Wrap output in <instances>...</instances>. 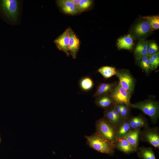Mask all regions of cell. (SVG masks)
<instances>
[{"mask_svg": "<svg viewBox=\"0 0 159 159\" xmlns=\"http://www.w3.org/2000/svg\"><path fill=\"white\" fill-rule=\"evenodd\" d=\"M86 143L95 150L110 155L114 154L115 146L113 143L95 133L89 136H86Z\"/></svg>", "mask_w": 159, "mask_h": 159, "instance_id": "obj_1", "label": "cell"}, {"mask_svg": "<svg viewBox=\"0 0 159 159\" xmlns=\"http://www.w3.org/2000/svg\"><path fill=\"white\" fill-rule=\"evenodd\" d=\"M132 108L140 110L149 117L152 122L156 123L159 117V104L158 102L151 99L134 103H131Z\"/></svg>", "mask_w": 159, "mask_h": 159, "instance_id": "obj_2", "label": "cell"}, {"mask_svg": "<svg viewBox=\"0 0 159 159\" xmlns=\"http://www.w3.org/2000/svg\"><path fill=\"white\" fill-rule=\"evenodd\" d=\"M96 133L110 142L115 143L117 138L115 127L104 117L96 121Z\"/></svg>", "mask_w": 159, "mask_h": 159, "instance_id": "obj_3", "label": "cell"}, {"mask_svg": "<svg viewBox=\"0 0 159 159\" xmlns=\"http://www.w3.org/2000/svg\"><path fill=\"white\" fill-rule=\"evenodd\" d=\"M116 75L119 79V84L132 95L135 86V78L128 69H116Z\"/></svg>", "mask_w": 159, "mask_h": 159, "instance_id": "obj_4", "label": "cell"}, {"mask_svg": "<svg viewBox=\"0 0 159 159\" xmlns=\"http://www.w3.org/2000/svg\"><path fill=\"white\" fill-rule=\"evenodd\" d=\"M19 1L16 0L0 1V6L7 17L13 21L17 20L19 11Z\"/></svg>", "mask_w": 159, "mask_h": 159, "instance_id": "obj_5", "label": "cell"}, {"mask_svg": "<svg viewBox=\"0 0 159 159\" xmlns=\"http://www.w3.org/2000/svg\"><path fill=\"white\" fill-rule=\"evenodd\" d=\"M109 95L115 104L130 105L131 95L121 86L119 82Z\"/></svg>", "mask_w": 159, "mask_h": 159, "instance_id": "obj_6", "label": "cell"}, {"mask_svg": "<svg viewBox=\"0 0 159 159\" xmlns=\"http://www.w3.org/2000/svg\"><path fill=\"white\" fill-rule=\"evenodd\" d=\"M140 139L147 142L156 148H159V131L157 127L148 126L141 131Z\"/></svg>", "mask_w": 159, "mask_h": 159, "instance_id": "obj_7", "label": "cell"}, {"mask_svg": "<svg viewBox=\"0 0 159 159\" xmlns=\"http://www.w3.org/2000/svg\"><path fill=\"white\" fill-rule=\"evenodd\" d=\"M152 31L148 22L142 18L133 26L131 32L132 35L136 38L142 39L150 34Z\"/></svg>", "mask_w": 159, "mask_h": 159, "instance_id": "obj_8", "label": "cell"}, {"mask_svg": "<svg viewBox=\"0 0 159 159\" xmlns=\"http://www.w3.org/2000/svg\"><path fill=\"white\" fill-rule=\"evenodd\" d=\"M69 28L67 29L54 41L57 48L64 52L67 56L69 53Z\"/></svg>", "mask_w": 159, "mask_h": 159, "instance_id": "obj_9", "label": "cell"}, {"mask_svg": "<svg viewBox=\"0 0 159 159\" xmlns=\"http://www.w3.org/2000/svg\"><path fill=\"white\" fill-rule=\"evenodd\" d=\"M57 4L65 13L71 15L76 14L81 12L78 8L70 0H59Z\"/></svg>", "mask_w": 159, "mask_h": 159, "instance_id": "obj_10", "label": "cell"}, {"mask_svg": "<svg viewBox=\"0 0 159 159\" xmlns=\"http://www.w3.org/2000/svg\"><path fill=\"white\" fill-rule=\"evenodd\" d=\"M69 53L72 58L75 59L80 46L79 39L72 30L69 28Z\"/></svg>", "mask_w": 159, "mask_h": 159, "instance_id": "obj_11", "label": "cell"}, {"mask_svg": "<svg viewBox=\"0 0 159 159\" xmlns=\"http://www.w3.org/2000/svg\"><path fill=\"white\" fill-rule=\"evenodd\" d=\"M141 128H137L132 130L124 137L135 152L138 147Z\"/></svg>", "mask_w": 159, "mask_h": 159, "instance_id": "obj_12", "label": "cell"}, {"mask_svg": "<svg viewBox=\"0 0 159 159\" xmlns=\"http://www.w3.org/2000/svg\"><path fill=\"white\" fill-rule=\"evenodd\" d=\"M128 119L132 129L142 127L145 128L149 126L148 120L142 115L137 116L130 115Z\"/></svg>", "mask_w": 159, "mask_h": 159, "instance_id": "obj_13", "label": "cell"}, {"mask_svg": "<svg viewBox=\"0 0 159 159\" xmlns=\"http://www.w3.org/2000/svg\"><path fill=\"white\" fill-rule=\"evenodd\" d=\"M148 41L144 39H141L138 43L134 51L136 60L143 57L148 55Z\"/></svg>", "mask_w": 159, "mask_h": 159, "instance_id": "obj_14", "label": "cell"}, {"mask_svg": "<svg viewBox=\"0 0 159 159\" xmlns=\"http://www.w3.org/2000/svg\"><path fill=\"white\" fill-rule=\"evenodd\" d=\"M115 144V148L126 154H130L135 152L124 138H117Z\"/></svg>", "mask_w": 159, "mask_h": 159, "instance_id": "obj_15", "label": "cell"}, {"mask_svg": "<svg viewBox=\"0 0 159 159\" xmlns=\"http://www.w3.org/2000/svg\"><path fill=\"white\" fill-rule=\"evenodd\" d=\"M117 45L120 49L131 50L134 45L133 38L130 34L124 36L118 39Z\"/></svg>", "mask_w": 159, "mask_h": 159, "instance_id": "obj_16", "label": "cell"}, {"mask_svg": "<svg viewBox=\"0 0 159 159\" xmlns=\"http://www.w3.org/2000/svg\"><path fill=\"white\" fill-rule=\"evenodd\" d=\"M132 130L127 118H125L116 128V138H124Z\"/></svg>", "mask_w": 159, "mask_h": 159, "instance_id": "obj_17", "label": "cell"}, {"mask_svg": "<svg viewBox=\"0 0 159 159\" xmlns=\"http://www.w3.org/2000/svg\"><path fill=\"white\" fill-rule=\"evenodd\" d=\"M118 82L112 83H103L100 84L97 87L93 97L104 95H109Z\"/></svg>", "mask_w": 159, "mask_h": 159, "instance_id": "obj_18", "label": "cell"}, {"mask_svg": "<svg viewBox=\"0 0 159 159\" xmlns=\"http://www.w3.org/2000/svg\"><path fill=\"white\" fill-rule=\"evenodd\" d=\"M95 102L97 106L104 110L115 104L109 95H102L96 97Z\"/></svg>", "mask_w": 159, "mask_h": 159, "instance_id": "obj_19", "label": "cell"}, {"mask_svg": "<svg viewBox=\"0 0 159 159\" xmlns=\"http://www.w3.org/2000/svg\"><path fill=\"white\" fill-rule=\"evenodd\" d=\"M136 152L138 157L142 159H156L154 152L150 147H138Z\"/></svg>", "mask_w": 159, "mask_h": 159, "instance_id": "obj_20", "label": "cell"}, {"mask_svg": "<svg viewBox=\"0 0 159 159\" xmlns=\"http://www.w3.org/2000/svg\"><path fill=\"white\" fill-rule=\"evenodd\" d=\"M116 128L124 120L117 118L112 112L110 106L104 110L103 117Z\"/></svg>", "mask_w": 159, "mask_h": 159, "instance_id": "obj_21", "label": "cell"}, {"mask_svg": "<svg viewBox=\"0 0 159 159\" xmlns=\"http://www.w3.org/2000/svg\"><path fill=\"white\" fill-rule=\"evenodd\" d=\"M116 69L114 67L104 66L99 68L98 71L105 78H109L117 74Z\"/></svg>", "mask_w": 159, "mask_h": 159, "instance_id": "obj_22", "label": "cell"}, {"mask_svg": "<svg viewBox=\"0 0 159 159\" xmlns=\"http://www.w3.org/2000/svg\"><path fill=\"white\" fill-rule=\"evenodd\" d=\"M142 18L148 22L152 31L159 29V16H147L143 17Z\"/></svg>", "mask_w": 159, "mask_h": 159, "instance_id": "obj_23", "label": "cell"}, {"mask_svg": "<svg viewBox=\"0 0 159 159\" xmlns=\"http://www.w3.org/2000/svg\"><path fill=\"white\" fill-rule=\"evenodd\" d=\"M80 85L81 89L84 91H87L91 90L94 85L92 80L90 77H86L80 80Z\"/></svg>", "mask_w": 159, "mask_h": 159, "instance_id": "obj_24", "label": "cell"}, {"mask_svg": "<svg viewBox=\"0 0 159 159\" xmlns=\"http://www.w3.org/2000/svg\"><path fill=\"white\" fill-rule=\"evenodd\" d=\"M139 66L146 73L149 72L150 57L147 55L137 60Z\"/></svg>", "mask_w": 159, "mask_h": 159, "instance_id": "obj_25", "label": "cell"}, {"mask_svg": "<svg viewBox=\"0 0 159 159\" xmlns=\"http://www.w3.org/2000/svg\"><path fill=\"white\" fill-rule=\"evenodd\" d=\"M159 65V53L158 52L150 56L149 71L156 69Z\"/></svg>", "mask_w": 159, "mask_h": 159, "instance_id": "obj_26", "label": "cell"}, {"mask_svg": "<svg viewBox=\"0 0 159 159\" xmlns=\"http://www.w3.org/2000/svg\"><path fill=\"white\" fill-rule=\"evenodd\" d=\"M121 105L122 111L120 113V115L124 118H128L131 115L130 112L132 107L130 105L121 104Z\"/></svg>", "mask_w": 159, "mask_h": 159, "instance_id": "obj_27", "label": "cell"}, {"mask_svg": "<svg viewBox=\"0 0 159 159\" xmlns=\"http://www.w3.org/2000/svg\"><path fill=\"white\" fill-rule=\"evenodd\" d=\"M92 1L91 0H80L78 8L81 12L87 9L92 4Z\"/></svg>", "mask_w": 159, "mask_h": 159, "instance_id": "obj_28", "label": "cell"}, {"mask_svg": "<svg viewBox=\"0 0 159 159\" xmlns=\"http://www.w3.org/2000/svg\"><path fill=\"white\" fill-rule=\"evenodd\" d=\"M158 47L157 44L153 42L148 44V55L150 57L158 52Z\"/></svg>", "mask_w": 159, "mask_h": 159, "instance_id": "obj_29", "label": "cell"}, {"mask_svg": "<svg viewBox=\"0 0 159 159\" xmlns=\"http://www.w3.org/2000/svg\"><path fill=\"white\" fill-rule=\"evenodd\" d=\"M114 106L116 110L120 114L122 111L121 104H115Z\"/></svg>", "mask_w": 159, "mask_h": 159, "instance_id": "obj_30", "label": "cell"}, {"mask_svg": "<svg viewBox=\"0 0 159 159\" xmlns=\"http://www.w3.org/2000/svg\"><path fill=\"white\" fill-rule=\"evenodd\" d=\"M75 5L78 7L80 0H70Z\"/></svg>", "mask_w": 159, "mask_h": 159, "instance_id": "obj_31", "label": "cell"}, {"mask_svg": "<svg viewBox=\"0 0 159 159\" xmlns=\"http://www.w3.org/2000/svg\"><path fill=\"white\" fill-rule=\"evenodd\" d=\"M1 136H0V144L1 143Z\"/></svg>", "mask_w": 159, "mask_h": 159, "instance_id": "obj_32", "label": "cell"}]
</instances>
